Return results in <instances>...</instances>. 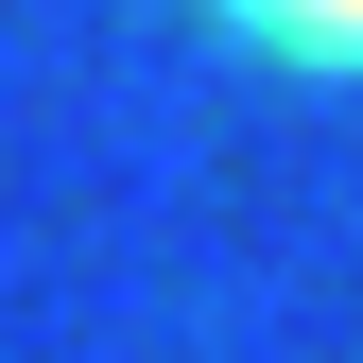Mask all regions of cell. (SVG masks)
Returning <instances> with one entry per match:
<instances>
[{
	"label": "cell",
	"mask_w": 363,
	"mask_h": 363,
	"mask_svg": "<svg viewBox=\"0 0 363 363\" xmlns=\"http://www.w3.org/2000/svg\"><path fill=\"white\" fill-rule=\"evenodd\" d=\"M225 35H259V52H294V69H363V0H208Z\"/></svg>",
	"instance_id": "6da1fadb"
}]
</instances>
